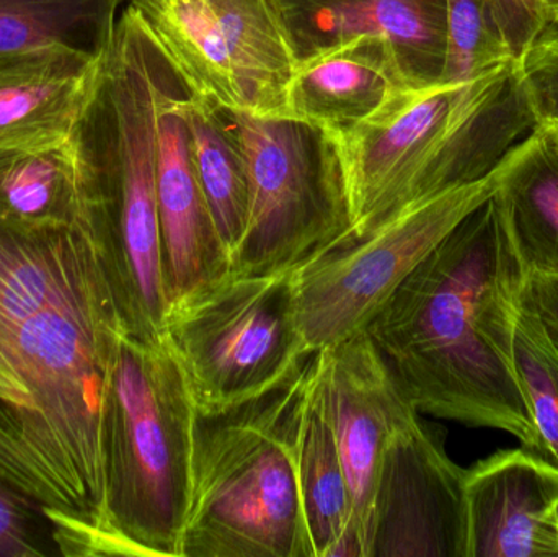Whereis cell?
<instances>
[{
	"label": "cell",
	"mask_w": 558,
	"mask_h": 557,
	"mask_svg": "<svg viewBox=\"0 0 558 557\" xmlns=\"http://www.w3.org/2000/svg\"><path fill=\"white\" fill-rule=\"evenodd\" d=\"M488 3L511 59L520 61L549 22L544 0H488Z\"/></svg>",
	"instance_id": "4316f807"
},
{
	"label": "cell",
	"mask_w": 558,
	"mask_h": 557,
	"mask_svg": "<svg viewBox=\"0 0 558 557\" xmlns=\"http://www.w3.org/2000/svg\"><path fill=\"white\" fill-rule=\"evenodd\" d=\"M511 59L488 0H448V49L441 82L456 84L487 74Z\"/></svg>",
	"instance_id": "cb8c5ba5"
},
{
	"label": "cell",
	"mask_w": 558,
	"mask_h": 557,
	"mask_svg": "<svg viewBox=\"0 0 558 557\" xmlns=\"http://www.w3.org/2000/svg\"><path fill=\"white\" fill-rule=\"evenodd\" d=\"M163 339L196 411L255 401L302 372L308 352L295 320L291 274L219 280L170 301Z\"/></svg>",
	"instance_id": "ba28073f"
},
{
	"label": "cell",
	"mask_w": 558,
	"mask_h": 557,
	"mask_svg": "<svg viewBox=\"0 0 558 557\" xmlns=\"http://www.w3.org/2000/svg\"><path fill=\"white\" fill-rule=\"evenodd\" d=\"M195 405L166 339L123 334L101 417L105 517L136 556L180 557Z\"/></svg>",
	"instance_id": "8992f818"
},
{
	"label": "cell",
	"mask_w": 558,
	"mask_h": 557,
	"mask_svg": "<svg viewBox=\"0 0 558 557\" xmlns=\"http://www.w3.org/2000/svg\"><path fill=\"white\" fill-rule=\"evenodd\" d=\"M517 150L484 179L422 199L292 271L295 320L308 352L364 332L416 265L495 195Z\"/></svg>",
	"instance_id": "9c48e42d"
},
{
	"label": "cell",
	"mask_w": 558,
	"mask_h": 557,
	"mask_svg": "<svg viewBox=\"0 0 558 557\" xmlns=\"http://www.w3.org/2000/svg\"><path fill=\"white\" fill-rule=\"evenodd\" d=\"M0 557H64L62 529L49 507L2 476Z\"/></svg>",
	"instance_id": "d4e9b609"
},
{
	"label": "cell",
	"mask_w": 558,
	"mask_h": 557,
	"mask_svg": "<svg viewBox=\"0 0 558 557\" xmlns=\"http://www.w3.org/2000/svg\"><path fill=\"white\" fill-rule=\"evenodd\" d=\"M465 557H558V470L526 448L465 470Z\"/></svg>",
	"instance_id": "9a60e30c"
},
{
	"label": "cell",
	"mask_w": 558,
	"mask_h": 557,
	"mask_svg": "<svg viewBox=\"0 0 558 557\" xmlns=\"http://www.w3.org/2000/svg\"><path fill=\"white\" fill-rule=\"evenodd\" d=\"M511 363L536 427L537 453L558 470V352L520 290L511 326Z\"/></svg>",
	"instance_id": "603a6c76"
},
{
	"label": "cell",
	"mask_w": 558,
	"mask_h": 557,
	"mask_svg": "<svg viewBox=\"0 0 558 557\" xmlns=\"http://www.w3.org/2000/svg\"><path fill=\"white\" fill-rule=\"evenodd\" d=\"M295 58L356 38L392 48L412 88L441 84L448 0H277Z\"/></svg>",
	"instance_id": "5bb4252c"
},
{
	"label": "cell",
	"mask_w": 558,
	"mask_h": 557,
	"mask_svg": "<svg viewBox=\"0 0 558 557\" xmlns=\"http://www.w3.org/2000/svg\"><path fill=\"white\" fill-rule=\"evenodd\" d=\"M308 362L255 401L195 409L180 557H307L295 435Z\"/></svg>",
	"instance_id": "5b68a950"
},
{
	"label": "cell",
	"mask_w": 558,
	"mask_h": 557,
	"mask_svg": "<svg viewBox=\"0 0 558 557\" xmlns=\"http://www.w3.org/2000/svg\"><path fill=\"white\" fill-rule=\"evenodd\" d=\"M544 5H546L547 16H549V22L558 23V0H544Z\"/></svg>",
	"instance_id": "f1b7e54d"
},
{
	"label": "cell",
	"mask_w": 558,
	"mask_h": 557,
	"mask_svg": "<svg viewBox=\"0 0 558 557\" xmlns=\"http://www.w3.org/2000/svg\"><path fill=\"white\" fill-rule=\"evenodd\" d=\"M314 355L307 366L295 435V471L307 557H363L350 487L325 411Z\"/></svg>",
	"instance_id": "ac0fdd59"
},
{
	"label": "cell",
	"mask_w": 558,
	"mask_h": 557,
	"mask_svg": "<svg viewBox=\"0 0 558 557\" xmlns=\"http://www.w3.org/2000/svg\"><path fill=\"white\" fill-rule=\"evenodd\" d=\"M520 298L558 352V274L524 275Z\"/></svg>",
	"instance_id": "83f0119b"
},
{
	"label": "cell",
	"mask_w": 558,
	"mask_h": 557,
	"mask_svg": "<svg viewBox=\"0 0 558 557\" xmlns=\"http://www.w3.org/2000/svg\"><path fill=\"white\" fill-rule=\"evenodd\" d=\"M556 519H557V526H558V502H557V506H556Z\"/></svg>",
	"instance_id": "f546056e"
},
{
	"label": "cell",
	"mask_w": 558,
	"mask_h": 557,
	"mask_svg": "<svg viewBox=\"0 0 558 557\" xmlns=\"http://www.w3.org/2000/svg\"><path fill=\"white\" fill-rule=\"evenodd\" d=\"M524 271L494 196L433 249L364 332L418 412L539 438L511 363Z\"/></svg>",
	"instance_id": "7a4b0ae2"
},
{
	"label": "cell",
	"mask_w": 558,
	"mask_h": 557,
	"mask_svg": "<svg viewBox=\"0 0 558 557\" xmlns=\"http://www.w3.org/2000/svg\"><path fill=\"white\" fill-rule=\"evenodd\" d=\"M198 94L234 111L286 113L298 58L277 0H130Z\"/></svg>",
	"instance_id": "30bf717a"
},
{
	"label": "cell",
	"mask_w": 558,
	"mask_h": 557,
	"mask_svg": "<svg viewBox=\"0 0 558 557\" xmlns=\"http://www.w3.org/2000/svg\"><path fill=\"white\" fill-rule=\"evenodd\" d=\"M524 275L558 274V144L536 126L494 195Z\"/></svg>",
	"instance_id": "d6986e66"
},
{
	"label": "cell",
	"mask_w": 558,
	"mask_h": 557,
	"mask_svg": "<svg viewBox=\"0 0 558 557\" xmlns=\"http://www.w3.org/2000/svg\"><path fill=\"white\" fill-rule=\"evenodd\" d=\"M0 215L28 225L81 221L71 141L0 147Z\"/></svg>",
	"instance_id": "44dd1931"
},
{
	"label": "cell",
	"mask_w": 558,
	"mask_h": 557,
	"mask_svg": "<svg viewBox=\"0 0 558 557\" xmlns=\"http://www.w3.org/2000/svg\"><path fill=\"white\" fill-rule=\"evenodd\" d=\"M248 173L241 277L292 274L356 241L337 136L298 118L234 111Z\"/></svg>",
	"instance_id": "52a82bcc"
},
{
	"label": "cell",
	"mask_w": 558,
	"mask_h": 557,
	"mask_svg": "<svg viewBox=\"0 0 558 557\" xmlns=\"http://www.w3.org/2000/svg\"><path fill=\"white\" fill-rule=\"evenodd\" d=\"M100 59L48 46L0 55V147L71 137Z\"/></svg>",
	"instance_id": "e0dca14e"
},
{
	"label": "cell",
	"mask_w": 558,
	"mask_h": 557,
	"mask_svg": "<svg viewBox=\"0 0 558 557\" xmlns=\"http://www.w3.org/2000/svg\"><path fill=\"white\" fill-rule=\"evenodd\" d=\"M521 81L536 126L553 134L558 144V23L547 22L518 61Z\"/></svg>",
	"instance_id": "484cf974"
},
{
	"label": "cell",
	"mask_w": 558,
	"mask_h": 557,
	"mask_svg": "<svg viewBox=\"0 0 558 557\" xmlns=\"http://www.w3.org/2000/svg\"><path fill=\"white\" fill-rule=\"evenodd\" d=\"M314 365L366 557L384 451L393 434L420 412L407 401L366 332L315 353Z\"/></svg>",
	"instance_id": "7c38bea8"
},
{
	"label": "cell",
	"mask_w": 558,
	"mask_h": 557,
	"mask_svg": "<svg viewBox=\"0 0 558 557\" xmlns=\"http://www.w3.org/2000/svg\"><path fill=\"white\" fill-rule=\"evenodd\" d=\"M120 304L82 221L0 215V476L118 552L105 517L101 417Z\"/></svg>",
	"instance_id": "6da1fadb"
},
{
	"label": "cell",
	"mask_w": 558,
	"mask_h": 557,
	"mask_svg": "<svg viewBox=\"0 0 558 557\" xmlns=\"http://www.w3.org/2000/svg\"><path fill=\"white\" fill-rule=\"evenodd\" d=\"M172 58L128 7L72 130L78 205L128 336L163 339L167 294L157 205V114Z\"/></svg>",
	"instance_id": "3957f363"
},
{
	"label": "cell",
	"mask_w": 558,
	"mask_h": 557,
	"mask_svg": "<svg viewBox=\"0 0 558 557\" xmlns=\"http://www.w3.org/2000/svg\"><path fill=\"white\" fill-rule=\"evenodd\" d=\"M405 88L412 87L389 45L350 39L299 59L284 114L343 133L369 120Z\"/></svg>",
	"instance_id": "2e32d148"
},
{
	"label": "cell",
	"mask_w": 558,
	"mask_h": 557,
	"mask_svg": "<svg viewBox=\"0 0 558 557\" xmlns=\"http://www.w3.org/2000/svg\"><path fill=\"white\" fill-rule=\"evenodd\" d=\"M536 128L518 62L405 88L337 133L356 239L409 206L494 172Z\"/></svg>",
	"instance_id": "277c9868"
},
{
	"label": "cell",
	"mask_w": 558,
	"mask_h": 557,
	"mask_svg": "<svg viewBox=\"0 0 558 557\" xmlns=\"http://www.w3.org/2000/svg\"><path fill=\"white\" fill-rule=\"evenodd\" d=\"M121 0H0V55L62 46L101 59Z\"/></svg>",
	"instance_id": "7402d4cb"
},
{
	"label": "cell",
	"mask_w": 558,
	"mask_h": 557,
	"mask_svg": "<svg viewBox=\"0 0 558 557\" xmlns=\"http://www.w3.org/2000/svg\"><path fill=\"white\" fill-rule=\"evenodd\" d=\"M193 94L195 88L172 61L160 84L157 114V205L169 303L231 271L193 164L186 121Z\"/></svg>",
	"instance_id": "4fadbf2b"
},
{
	"label": "cell",
	"mask_w": 558,
	"mask_h": 557,
	"mask_svg": "<svg viewBox=\"0 0 558 557\" xmlns=\"http://www.w3.org/2000/svg\"><path fill=\"white\" fill-rule=\"evenodd\" d=\"M465 470L415 415L384 451L366 557H465Z\"/></svg>",
	"instance_id": "8fae6325"
},
{
	"label": "cell",
	"mask_w": 558,
	"mask_h": 557,
	"mask_svg": "<svg viewBox=\"0 0 558 557\" xmlns=\"http://www.w3.org/2000/svg\"><path fill=\"white\" fill-rule=\"evenodd\" d=\"M186 121L196 175L231 268L248 213L247 160L241 133L232 110L196 90L186 105Z\"/></svg>",
	"instance_id": "ffe728a7"
}]
</instances>
